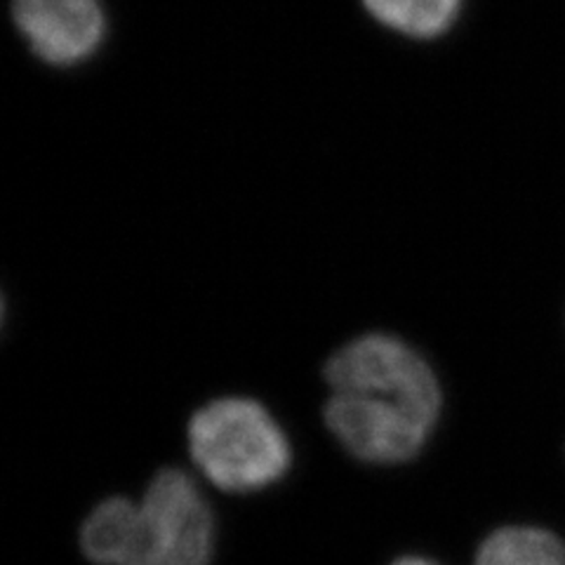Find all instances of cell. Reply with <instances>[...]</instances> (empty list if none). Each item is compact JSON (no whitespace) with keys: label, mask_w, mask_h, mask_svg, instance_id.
Masks as SVG:
<instances>
[{"label":"cell","mask_w":565,"mask_h":565,"mask_svg":"<svg viewBox=\"0 0 565 565\" xmlns=\"http://www.w3.org/2000/svg\"><path fill=\"white\" fill-rule=\"evenodd\" d=\"M12 20L33 55L52 66L90 60L106 35L99 0H12Z\"/></svg>","instance_id":"obj_5"},{"label":"cell","mask_w":565,"mask_h":565,"mask_svg":"<svg viewBox=\"0 0 565 565\" xmlns=\"http://www.w3.org/2000/svg\"><path fill=\"white\" fill-rule=\"evenodd\" d=\"M323 380L330 392L382 388L444 405V386L427 356L388 332H365L332 351Z\"/></svg>","instance_id":"obj_4"},{"label":"cell","mask_w":565,"mask_h":565,"mask_svg":"<svg viewBox=\"0 0 565 565\" xmlns=\"http://www.w3.org/2000/svg\"><path fill=\"white\" fill-rule=\"evenodd\" d=\"M137 500L111 494L97 502L78 527V546L87 563L122 565L128 556Z\"/></svg>","instance_id":"obj_6"},{"label":"cell","mask_w":565,"mask_h":565,"mask_svg":"<svg viewBox=\"0 0 565 565\" xmlns=\"http://www.w3.org/2000/svg\"><path fill=\"white\" fill-rule=\"evenodd\" d=\"M444 405L382 388L330 392L323 424L340 448L370 467L408 465L424 452Z\"/></svg>","instance_id":"obj_2"},{"label":"cell","mask_w":565,"mask_h":565,"mask_svg":"<svg viewBox=\"0 0 565 565\" xmlns=\"http://www.w3.org/2000/svg\"><path fill=\"white\" fill-rule=\"evenodd\" d=\"M363 6L382 26L429 41L452 29L462 0H363Z\"/></svg>","instance_id":"obj_8"},{"label":"cell","mask_w":565,"mask_h":565,"mask_svg":"<svg viewBox=\"0 0 565 565\" xmlns=\"http://www.w3.org/2000/svg\"><path fill=\"white\" fill-rule=\"evenodd\" d=\"M473 565H565V542L540 525H502L479 544Z\"/></svg>","instance_id":"obj_7"},{"label":"cell","mask_w":565,"mask_h":565,"mask_svg":"<svg viewBox=\"0 0 565 565\" xmlns=\"http://www.w3.org/2000/svg\"><path fill=\"white\" fill-rule=\"evenodd\" d=\"M217 521L199 481L180 467L158 469L137 500L122 565H212Z\"/></svg>","instance_id":"obj_3"},{"label":"cell","mask_w":565,"mask_h":565,"mask_svg":"<svg viewBox=\"0 0 565 565\" xmlns=\"http://www.w3.org/2000/svg\"><path fill=\"white\" fill-rule=\"evenodd\" d=\"M191 465L228 494H253L278 486L292 469L295 450L286 427L253 396H217L186 424Z\"/></svg>","instance_id":"obj_1"},{"label":"cell","mask_w":565,"mask_h":565,"mask_svg":"<svg viewBox=\"0 0 565 565\" xmlns=\"http://www.w3.org/2000/svg\"><path fill=\"white\" fill-rule=\"evenodd\" d=\"M388 565H440L438 561L429 558V556H419V554H405L398 556L396 561H392Z\"/></svg>","instance_id":"obj_9"}]
</instances>
